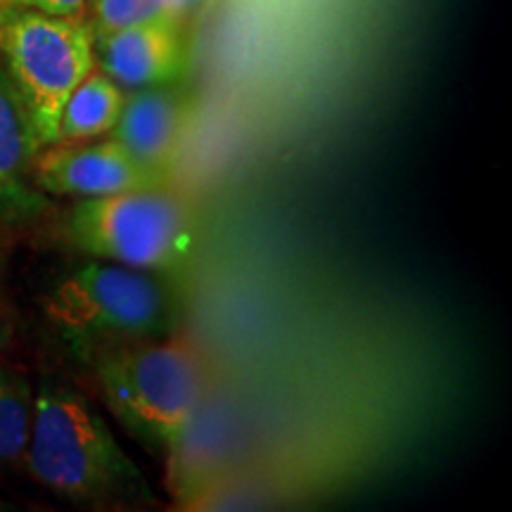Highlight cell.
<instances>
[{"instance_id": "1", "label": "cell", "mask_w": 512, "mask_h": 512, "mask_svg": "<svg viewBox=\"0 0 512 512\" xmlns=\"http://www.w3.org/2000/svg\"><path fill=\"white\" fill-rule=\"evenodd\" d=\"M24 467L43 489L93 510H145L157 503L110 422L69 382L43 377Z\"/></svg>"}, {"instance_id": "2", "label": "cell", "mask_w": 512, "mask_h": 512, "mask_svg": "<svg viewBox=\"0 0 512 512\" xmlns=\"http://www.w3.org/2000/svg\"><path fill=\"white\" fill-rule=\"evenodd\" d=\"M43 316L81 361L174 335L176 299L159 273L88 259L43 294Z\"/></svg>"}, {"instance_id": "3", "label": "cell", "mask_w": 512, "mask_h": 512, "mask_svg": "<svg viewBox=\"0 0 512 512\" xmlns=\"http://www.w3.org/2000/svg\"><path fill=\"white\" fill-rule=\"evenodd\" d=\"M91 368L114 420L152 456L169 458L204 403L197 351L169 335L95 356Z\"/></svg>"}, {"instance_id": "4", "label": "cell", "mask_w": 512, "mask_h": 512, "mask_svg": "<svg viewBox=\"0 0 512 512\" xmlns=\"http://www.w3.org/2000/svg\"><path fill=\"white\" fill-rule=\"evenodd\" d=\"M67 238L91 259L166 275L185 264L192 219L164 188L76 200L67 214Z\"/></svg>"}, {"instance_id": "5", "label": "cell", "mask_w": 512, "mask_h": 512, "mask_svg": "<svg viewBox=\"0 0 512 512\" xmlns=\"http://www.w3.org/2000/svg\"><path fill=\"white\" fill-rule=\"evenodd\" d=\"M0 62L34 121L38 145L57 140L69 93L95 67V36L86 15L57 17L17 8L0 19Z\"/></svg>"}, {"instance_id": "6", "label": "cell", "mask_w": 512, "mask_h": 512, "mask_svg": "<svg viewBox=\"0 0 512 512\" xmlns=\"http://www.w3.org/2000/svg\"><path fill=\"white\" fill-rule=\"evenodd\" d=\"M36 190L53 197L93 200L128 190L164 188L166 176L145 169L110 136L50 143L38 150L31 169Z\"/></svg>"}, {"instance_id": "7", "label": "cell", "mask_w": 512, "mask_h": 512, "mask_svg": "<svg viewBox=\"0 0 512 512\" xmlns=\"http://www.w3.org/2000/svg\"><path fill=\"white\" fill-rule=\"evenodd\" d=\"M95 67L126 93L176 86L188 69L183 24L162 17L95 36Z\"/></svg>"}, {"instance_id": "8", "label": "cell", "mask_w": 512, "mask_h": 512, "mask_svg": "<svg viewBox=\"0 0 512 512\" xmlns=\"http://www.w3.org/2000/svg\"><path fill=\"white\" fill-rule=\"evenodd\" d=\"M185 121V100L174 86L128 91L110 138L136 162L169 178Z\"/></svg>"}, {"instance_id": "9", "label": "cell", "mask_w": 512, "mask_h": 512, "mask_svg": "<svg viewBox=\"0 0 512 512\" xmlns=\"http://www.w3.org/2000/svg\"><path fill=\"white\" fill-rule=\"evenodd\" d=\"M38 150L34 121L0 62V216H27L41 207L43 192L31 181Z\"/></svg>"}, {"instance_id": "10", "label": "cell", "mask_w": 512, "mask_h": 512, "mask_svg": "<svg viewBox=\"0 0 512 512\" xmlns=\"http://www.w3.org/2000/svg\"><path fill=\"white\" fill-rule=\"evenodd\" d=\"M124 100V88L117 86L102 69L93 67L64 102L55 143L110 136Z\"/></svg>"}, {"instance_id": "11", "label": "cell", "mask_w": 512, "mask_h": 512, "mask_svg": "<svg viewBox=\"0 0 512 512\" xmlns=\"http://www.w3.org/2000/svg\"><path fill=\"white\" fill-rule=\"evenodd\" d=\"M36 387L22 368L0 363V470L24 465L34 422Z\"/></svg>"}, {"instance_id": "12", "label": "cell", "mask_w": 512, "mask_h": 512, "mask_svg": "<svg viewBox=\"0 0 512 512\" xmlns=\"http://www.w3.org/2000/svg\"><path fill=\"white\" fill-rule=\"evenodd\" d=\"M86 10L93 36L166 17L164 0H88Z\"/></svg>"}, {"instance_id": "13", "label": "cell", "mask_w": 512, "mask_h": 512, "mask_svg": "<svg viewBox=\"0 0 512 512\" xmlns=\"http://www.w3.org/2000/svg\"><path fill=\"white\" fill-rule=\"evenodd\" d=\"M86 3L88 0H22V8H31L57 17H74L83 15Z\"/></svg>"}, {"instance_id": "14", "label": "cell", "mask_w": 512, "mask_h": 512, "mask_svg": "<svg viewBox=\"0 0 512 512\" xmlns=\"http://www.w3.org/2000/svg\"><path fill=\"white\" fill-rule=\"evenodd\" d=\"M204 5H207V0H164L166 17L174 19V22H178V24H183L185 19L197 15Z\"/></svg>"}, {"instance_id": "15", "label": "cell", "mask_w": 512, "mask_h": 512, "mask_svg": "<svg viewBox=\"0 0 512 512\" xmlns=\"http://www.w3.org/2000/svg\"><path fill=\"white\" fill-rule=\"evenodd\" d=\"M12 339H15V325H12L8 313L0 309V356H3L5 349L10 347Z\"/></svg>"}, {"instance_id": "16", "label": "cell", "mask_w": 512, "mask_h": 512, "mask_svg": "<svg viewBox=\"0 0 512 512\" xmlns=\"http://www.w3.org/2000/svg\"><path fill=\"white\" fill-rule=\"evenodd\" d=\"M17 8H22V0H0V19Z\"/></svg>"}, {"instance_id": "17", "label": "cell", "mask_w": 512, "mask_h": 512, "mask_svg": "<svg viewBox=\"0 0 512 512\" xmlns=\"http://www.w3.org/2000/svg\"><path fill=\"white\" fill-rule=\"evenodd\" d=\"M0 266H3V249H0Z\"/></svg>"}, {"instance_id": "18", "label": "cell", "mask_w": 512, "mask_h": 512, "mask_svg": "<svg viewBox=\"0 0 512 512\" xmlns=\"http://www.w3.org/2000/svg\"><path fill=\"white\" fill-rule=\"evenodd\" d=\"M3 508H5V503H3V501H0V510H3Z\"/></svg>"}]
</instances>
